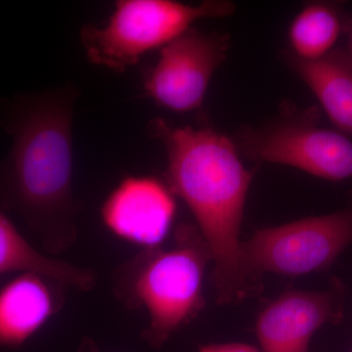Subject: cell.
Segmentation results:
<instances>
[{"instance_id":"cell-14","label":"cell","mask_w":352,"mask_h":352,"mask_svg":"<svg viewBox=\"0 0 352 352\" xmlns=\"http://www.w3.org/2000/svg\"><path fill=\"white\" fill-rule=\"evenodd\" d=\"M199 352H261L244 344H210L201 347Z\"/></svg>"},{"instance_id":"cell-7","label":"cell","mask_w":352,"mask_h":352,"mask_svg":"<svg viewBox=\"0 0 352 352\" xmlns=\"http://www.w3.org/2000/svg\"><path fill=\"white\" fill-rule=\"evenodd\" d=\"M230 38L226 34L191 28L160 51L146 74L145 94L160 107L188 113L203 105L210 80L226 61Z\"/></svg>"},{"instance_id":"cell-3","label":"cell","mask_w":352,"mask_h":352,"mask_svg":"<svg viewBox=\"0 0 352 352\" xmlns=\"http://www.w3.org/2000/svg\"><path fill=\"white\" fill-rule=\"evenodd\" d=\"M175 245L145 249L115 270L113 291L124 307L144 309L149 326L143 339L161 347L173 333L203 309L204 277L210 250L200 231L183 223L175 230Z\"/></svg>"},{"instance_id":"cell-6","label":"cell","mask_w":352,"mask_h":352,"mask_svg":"<svg viewBox=\"0 0 352 352\" xmlns=\"http://www.w3.org/2000/svg\"><path fill=\"white\" fill-rule=\"evenodd\" d=\"M352 244V200L333 214L263 229L242 243L243 267L252 282L263 272L300 276L327 270Z\"/></svg>"},{"instance_id":"cell-11","label":"cell","mask_w":352,"mask_h":352,"mask_svg":"<svg viewBox=\"0 0 352 352\" xmlns=\"http://www.w3.org/2000/svg\"><path fill=\"white\" fill-rule=\"evenodd\" d=\"M285 61L320 102L333 126L352 136V59L335 48L314 61L298 59L286 50Z\"/></svg>"},{"instance_id":"cell-10","label":"cell","mask_w":352,"mask_h":352,"mask_svg":"<svg viewBox=\"0 0 352 352\" xmlns=\"http://www.w3.org/2000/svg\"><path fill=\"white\" fill-rule=\"evenodd\" d=\"M66 287L39 273H21L0 289V346L17 347L62 309Z\"/></svg>"},{"instance_id":"cell-4","label":"cell","mask_w":352,"mask_h":352,"mask_svg":"<svg viewBox=\"0 0 352 352\" xmlns=\"http://www.w3.org/2000/svg\"><path fill=\"white\" fill-rule=\"evenodd\" d=\"M235 4L208 0L198 6L173 0H119L107 22L85 25L80 39L92 63L124 72L148 52L163 48L194 23L231 15Z\"/></svg>"},{"instance_id":"cell-9","label":"cell","mask_w":352,"mask_h":352,"mask_svg":"<svg viewBox=\"0 0 352 352\" xmlns=\"http://www.w3.org/2000/svg\"><path fill=\"white\" fill-rule=\"evenodd\" d=\"M339 284L325 292H289L264 308L256 323L263 352H307L310 340L328 322L342 317Z\"/></svg>"},{"instance_id":"cell-2","label":"cell","mask_w":352,"mask_h":352,"mask_svg":"<svg viewBox=\"0 0 352 352\" xmlns=\"http://www.w3.org/2000/svg\"><path fill=\"white\" fill-rule=\"evenodd\" d=\"M74 100L69 91L32 99L14 124L12 150L0 164V201L25 220L50 254L68 251L78 239Z\"/></svg>"},{"instance_id":"cell-13","label":"cell","mask_w":352,"mask_h":352,"mask_svg":"<svg viewBox=\"0 0 352 352\" xmlns=\"http://www.w3.org/2000/svg\"><path fill=\"white\" fill-rule=\"evenodd\" d=\"M352 19L340 2H308L289 25L288 38L293 56L314 61L335 50L342 34H347Z\"/></svg>"},{"instance_id":"cell-15","label":"cell","mask_w":352,"mask_h":352,"mask_svg":"<svg viewBox=\"0 0 352 352\" xmlns=\"http://www.w3.org/2000/svg\"><path fill=\"white\" fill-rule=\"evenodd\" d=\"M347 36H349V39H347L346 47L344 48V50L346 51L349 56L352 59V23L351 25V29H349V32H347Z\"/></svg>"},{"instance_id":"cell-1","label":"cell","mask_w":352,"mask_h":352,"mask_svg":"<svg viewBox=\"0 0 352 352\" xmlns=\"http://www.w3.org/2000/svg\"><path fill=\"white\" fill-rule=\"evenodd\" d=\"M149 129L166 148V185L188 206L210 250L217 302L242 300L254 288L243 267L240 241L252 175L237 146L210 126H175L156 119Z\"/></svg>"},{"instance_id":"cell-8","label":"cell","mask_w":352,"mask_h":352,"mask_svg":"<svg viewBox=\"0 0 352 352\" xmlns=\"http://www.w3.org/2000/svg\"><path fill=\"white\" fill-rule=\"evenodd\" d=\"M175 195L152 176H126L102 204L106 229L120 240L145 249L160 247L175 220Z\"/></svg>"},{"instance_id":"cell-5","label":"cell","mask_w":352,"mask_h":352,"mask_svg":"<svg viewBox=\"0 0 352 352\" xmlns=\"http://www.w3.org/2000/svg\"><path fill=\"white\" fill-rule=\"evenodd\" d=\"M316 108L283 105L276 117L236 134L238 149L256 161L285 164L309 175L342 182L352 178V142L339 131L319 126Z\"/></svg>"},{"instance_id":"cell-12","label":"cell","mask_w":352,"mask_h":352,"mask_svg":"<svg viewBox=\"0 0 352 352\" xmlns=\"http://www.w3.org/2000/svg\"><path fill=\"white\" fill-rule=\"evenodd\" d=\"M11 272L39 273L56 280L66 288L82 292L91 291L97 282L94 270L41 254L0 212V275Z\"/></svg>"}]
</instances>
